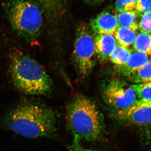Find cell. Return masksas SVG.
I'll return each instance as SVG.
<instances>
[{
	"mask_svg": "<svg viewBox=\"0 0 151 151\" xmlns=\"http://www.w3.org/2000/svg\"><path fill=\"white\" fill-rule=\"evenodd\" d=\"M4 122L11 131L25 137H50L56 132L54 111L37 104L19 105L8 113Z\"/></svg>",
	"mask_w": 151,
	"mask_h": 151,
	"instance_id": "obj_1",
	"label": "cell"
},
{
	"mask_svg": "<svg viewBox=\"0 0 151 151\" xmlns=\"http://www.w3.org/2000/svg\"><path fill=\"white\" fill-rule=\"evenodd\" d=\"M68 128L81 140L95 142L104 138V116L93 101L84 96L76 97L67 108Z\"/></svg>",
	"mask_w": 151,
	"mask_h": 151,
	"instance_id": "obj_2",
	"label": "cell"
},
{
	"mask_svg": "<svg viewBox=\"0 0 151 151\" xmlns=\"http://www.w3.org/2000/svg\"><path fill=\"white\" fill-rule=\"evenodd\" d=\"M10 74L14 85L26 94L41 95L51 89L52 81L46 71L26 54H14L11 60Z\"/></svg>",
	"mask_w": 151,
	"mask_h": 151,
	"instance_id": "obj_3",
	"label": "cell"
},
{
	"mask_svg": "<svg viewBox=\"0 0 151 151\" xmlns=\"http://www.w3.org/2000/svg\"><path fill=\"white\" fill-rule=\"evenodd\" d=\"M5 7L8 18L17 33L29 42L36 40L43 21L40 8L30 0H10Z\"/></svg>",
	"mask_w": 151,
	"mask_h": 151,
	"instance_id": "obj_4",
	"label": "cell"
},
{
	"mask_svg": "<svg viewBox=\"0 0 151 151\" xmlns=\"http://www.w3.org/2000/svg\"><path fill=\"white\" fill-rule=\"evenodd\" d=\"M73 55L77 71L82 77H86L94 67L96 55L94 36L85 26L77 29Z\"/></svg>",
	"mask_w": 151,
	"mask_h": 151,
	"instance_id": "obj_5",
	"label": "cell"
},
{
	"mask_svg": "<svg viewBox=\"0 0 151 151\" xmlns=\"http://www.w3.org/2000/svg\"><path fill=\"white\" fill-rule=\"evenodd\" d=\"M103 97L105 103L113 109L114 115L129 110L139 100L132 85L128 86L118 79L108 83L103 91Z\"/></svg>",
	"mask_w": 151,
	"mask_h": 151,
	"instance_id": "obj_6",
	"label": "cell"
},
{
	"mask_svg": "<svg viewBox=\"0 0 151 151\" xmlns=\"http://www.w3.org/2000/svg\"><path fill=\"white\" fill-rule=\"evenodd\" d=\"M114 115L122 124L137 126L151 124V100H139L129 110Z\"/></svg>",
	"mask_w": 151,
	"mask_h": 151,
	"instance_id": "obj_7",
	"label": "cell"
},
{
	"mask_svg": "<svg viewBox=\"0 0 151 151\" xmlns=\"http://www.w3.org/2000/svg\"><path fill=\"white\" fill-rule=\"evenodd\" d=\"M90 27L96 35L109 34L114 35L119 27L116 14L105 11L98 14L91 20Z\"/></svg>",
	"mask_w": 151,
	"mask_h": 151,
	"instance_id": "obj_8",
	"label": "cell"
},
{
	"mask_svg": "<svg viewBox=\"0 0 151 151\" xmlns=\"http://www.w3.org/2000/svg\"><path fill=\"white\" fill-rule=\"evenodd\" d=\"M94 39L95 52L98 59L103 62L109 60L118 44L114 35H96Z\"/></svg>",
	"mask_w": 151,
	"mask_h": 151,
	"instance_id": "obj_9",
	"label": "cell"
},
{
	"mask_svg": "<svg viewBox=\"0 0 151 151\" xmlns=\"http://www.w3.org/2000/svg\"><path fill=\"white\" fill-rule=\"evenodd\" d=\"M148 56L145 53L140 52L135 50L132 51L129 58L126 64L116 67L117 73L119 75L128 77L142 67L148 61Z\"/></svg>",
	"mask_w": 151,
	"mask_h": 151,
	"instance_id": "obj_10",
	"label": "cell"
},
{
	"mask_svg": "<svg viewBox=\"0 0 151 151\" xmlns=\"http://www.w3.org/2000/svg\"><path fill=\"white\" fill-rule=\"evenodd\" d=\"M142 14L137 11L119 12L116 14L119 27L132 30L139 29V23Z\"/></svg>",
	"mask_w": 151,
	"mask_h": 151,
	"instance_id": "obj_11",
	"label": "cell"
},
{
	"mask_svg": "<svg viewBox=\"0 0 151 151\" xmlns=\"http://www.w3.org/2000/svg\"><path fill=\"white\" fill-rule=\"evenodd\" d=\"M129 80L134 84L151 82V58L144 65L128 76Z\"/></svg>",
	"mask_w": 151,
	"mask_h": 151,
	"instance_id": "obj_12",
	"label": "cell"
},
{
	"mask_svg": "<svg viewBox=\"0 0 151 151\" xmlns=\"http://www.w3.org/2000/svg\"><path fill=\"white\" fill-rule=\"evenodd\" d=\"M114 36L118 45L129 48L134 45L137 35L135 31L119 27L115 32Z\"/></svg>",
	"mask_w": 151,
	"mask_h": 151,
	"instance_id": "obj_13",
	"label": "cell"
},
{
	"mask_svg": "<svg viewBox=\"0 0 151 151\" xmlns=\"http://www.w3.org/2000/svg\"><path fill=\"white\" fill-rule=\"evenodd\" d=\"M132 53L129 48L117 44L110 57L109 60L116 65V67L126 64Z\"/></svg>",
	"mask_w": 151,
	"mask_h": 151,
	"instance_id": "obj_14",
	"label": "cell"
},
{
	"mask_svg": "<svg viewBox=\"0 0 151 151\" xmlns=\"http://www.w3.org/2000/svg\"><path fill=\"white\" fill-rule=\"evenodd\" d=\"M134 50L151 55V35L140 32L137 35L133 45Z\"/></svg>",
	"mask_w": 151,
	"mask_h": 151,
	"instance_id": "obj_15",
	"label": "cell"
},
{
	"mask_svg": "<svg viewBox=\"0 0 151 151\" xmlns=\"http://www.w3.org/2000/svg\"><path fill=\"white\" fill-rule=\"evenodd\" d=\"M40 4L49 13L58 14L63 11L66 0H34Z\"/></svg>",
	"mask_w": 151,
	"mask_h": 151,
	"instance_id": "obj_16",
	"label": "cell"
},
{
	"mask_svg": "<svg viewBox=\"0 0 151 151\" xmlns=\"http://www.w3.org/2000/svg\"><path fill=\"white\" fill-rule=\"evenodd\" d=\"M139 100H151V82L145 84H132Z\"/></svg>",
	"mask_w": 151,
	"mask_h": 151,
	"instance_id": "obj_17",
	"label": "cell"
},
{
	"mask_svg": "<svg viewBox=\"0 0 151 151\" xmlns=\"http://www.w3.org/2000/svg\"><path fill=\"white\" fill-rule=\"evenodd\" d=\"M137 0H116V8L118 12L137 11Z\"/></svg>",
	"mask_w": 151,
	"mask_h": 151,
	"instance_id": "obj_18",
	"label": "cell"
},
{
	"mask_svg": "<svg viewBox=\"0 0 151 151\" xmlns=\"http://www.w3.org/2000/svg\"><path fill=\"white\" fill-rule=\"evenodd\" d=\"M139 29L141 32L151 35V11L142 15L139 23Z\"/></svg>",
	"mask_w": 151,
	"mask_h": 151,
	"instance_id": "obj_19",
	"label": "cell"
},
{
	"mask_svg": "<svg viewBox=\"0 0 151 151\" xmlns=\"http://www.w3.org/2000/svg\"><path fill=\"white\" fill-rule=\"evenodd\" d=\"M69 151H102L99 150L85 148L81 144V140L78 136H73V141L71 145L68 147Z\"/></svg>",
	"mask_w": 151,
	"mask_h": 151,
	"instance_id": "obj_20",
	"label": "cell"
},
{
	"mask_svg": "<svg viewBox=\"0 0 151 151\" xmlns=\"http://www.w3.org/2000/svg\"><path fill=\"white\" fill-rule=\"evenodd\" d=\"M136 9L142 14L151 11V0H137Z\"/></svg>",
	"mask_w": 151,
	"mask_h": 151,
	"instance_id": "obj_21",
	"label": "cell"
},
{
	"mask_svg": "<svg viewBox=\"0 0 151 151\" xmlns=\"http://www.w3.org/2000/svg\"><path fill=\"white\" fill-rule=\"evenodd\" d=\"M144 135L146 141L151 145V125H149L145 128Z\"/></svg>",
	"mask_w": 151,
	"mask_h": 151,
	"instance_id": "obj_22",
	"label": "cell"
},
{
	"mask_svg": "<svg viewBox=\"0 0 151 151\" xmlns=\"http://www.w3.org/2000/svg\"><path fill=\"white\" fill-rule=\"evenodd\" d=\"M88 1L92 2V3H96L100 2L101 1L103 0H88Z\"/></svg>",
	"mask_w": 151,
	"mask_h": 151,
	"instance_id": "obj_23",
	"label": "cell"
}]
</instances>
